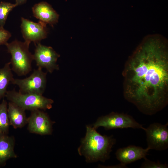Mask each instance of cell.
I'll return each instance as SVG.
<instances>
[{"label":"cell","instance_id":"1","mask_svg":"<svg viewBox=\"0 0 168 168\" xmlns=\"http://www.w3.org/2000/svg\"><path fill=\"white\" fill-rule=\"evenodd\" d=\"M167 46V40L162 36L149 35L125 67V97L147 115L155 114L168 102Z\"/></svg>","mask_w":168,"mask_h":168},{"label":"cell","instance_id":"2","mask_svg":"<svg viewBox=\"0 0 168 168\" xmlns=\"http://www.w3.org/2000/svg\"><path fill=\"white\" fill-rule=\"evenodd\" d=\"M116 141L113 135H102L92 127L87 125L86 135L81 140L78 153L85 157L87 162H105L110 158Z\"/></svg>","mask_w":168,"mask_h":168},{"label":"cell","instance_id":"3","mask_svg":"<svg viewBox=\"0 0 168 168\" xmlns=\"http://www.w3.org/2000/svg\"><path fill=\"white\" fill-rule=\"evenodd\" d=\"M30 44L16 40L5 44L11 55L12 70L19 76L26 75L31 71L34 58L33 54L29 50Z\"/></svg>","mask_w":168,"mask_h":168},{"label":"cell","instance_id":"4","mask_svg":"<svg viewBox=\"0 0 168 168\" xmlns=\"http://www.w3.org/2000/svg\"><path fill=\"white\" fill-rule=\"evenodd\" d=\"M5 97L25 111L40 110L45 111L52 108L54 101L41 95L34 93H22L15 89L7 91Z\"/></svg>","mask_w":168,"mask_h":168},{"label":"cell","instance_id":"5","mask_svg":"<svg viewBox=\"0 0 168 168\" xmlns=\"http://www.w3.org/2000/svg\"><path fill=\"white\" fill-rule=\"evenodd\" d=\"M93 125L96 129L102 127L106 130L128 128L144 130L145 128L130 115L114 112L98 118Z\"/></svg>","mask_w":168,"mask_h":168},{"label":"cell","instance_id":"6","mask_svg":"<svg viewBox=\"0 0 168 168\" xmlns=\"http://www.w3.org/2000/svg\"><path fill=\"white\" fill-rule=\"evenodd\" d=\"M47 73L38 68L28 77L23 79L13 78L11 83L16 85L22 93H34L42 95L46 85Z\"/></svg>","mask_w":168,"mask_h":168},{"label":"cell","instance_id":"7","mask_svg":"<svg viewBox=\"0 0 168 168\" xmlns=\"http://www.w3.org/2000/svg\"><path fill=\"white\" fill-rule=\"evenodd\" d=\"M168 123L162 124L154 123L144 130L147 146L150 150L162 151L168 147Z\"/></svg>","mask_w":168,"mask_h":168},{"label":"cell","instance_id":"8","mask_svg":"<svg viewBox=\"0 0 168 168\" xmlns=\"http://www.w3.org/2000/svg\"><path fill=\"white\" fill-rule=\"evenodd\" d=\"M44 111L36 110L30 111L27 123V129L30 133L41 135L52 134L55 122L52 121Z\"/></svg>","mask_w":168,"mask_h":168},{"label":"cell","instance_id":"9","mask_svg":"<svg viewBox=\"0 0 168 168\" xmlns=\"http://www.w3.org/2000/svg\"><path fill=\"white\" fill-rule=\"evenodd\" d=\"M33 56L38 68H45L50 73L59 69L57 62L60 55L51 47L42 45L40 42L37 43Z\"/></svg>","mask_w":168,"mask_h":168},{"label":"cell","instance_id":"10","mask_svg":"<svg viewBox=\"0 0 168 168\" xmlns=\"http://www.w3.org/2000/svg\"><path fill=\"white\" fill-rule=\"evenodd\" d=\"M46 25L40 21L35 23L21 17V27L25 41L37 44L46 38L47 35Z\"/></svg>","mask_w":168,"mask_h":168},{"label":"cell","instance_id":"11","mask_svg":"<svg viewBox=\"0 0 168 168\" xmlns=\"http://www.w3.org/2000/svg\"><path fill=\"white\" fill-rule=\"evenodd\" d=\"M149 150L148 147L144 149L141 147L131 145L118 149L115 155L120 163L126 165L138 160L144 159Z\"/></svg>","mask_w":168,"mask_h":168},{"label":"cell","instance_id":"12","mask_svg":"<svg viewBox=\"0 0 168 168\" xmlns=\"http://www.w3.org/2000/svg\"><path fill=\"white\" fill-rule=\"evenodd\" d=\"M32 11L34 16L46 25L53 26L58 21L59 15L47 2H42L35 4Z\"/></svg>","mask_w":168,"mask_h":168},{"label":"cell","instance_id":"13","mask_svg":"<svg viewBox=\"0 0 168 168\" xmlns=\"http://www.w3.org/2000/svg\"><path fill=\"white\" fill-rule=\"evenodd\" d=\"M15 142L13 136L0 137V168L4 167L9 159L17 157L14 150Z\"/></svg>","mask_w":168,"mask_h":168},{"label":"cell","instance_id":"14","mask_svg":"<svg viewBox=\"0 0 168 168\" xmlns=\"http://www.w3.org/2000/svg\"><path fill=\"white\" fill-rule=\"evenodd\" d=\"M7 112L10 125L14 128H21L27 124L25 110L16 104L9 101Z\"/></svg>","mask_w":168,"mask_h":168},{"label":"cell","instance_id":"15","mask_svg":"<svg viewBox=\"0 0 168 168\" xmlns=\"http://www.w3.org/2000/svg\"><path fill=\"white\" fill-rule=\"evenodd\" d=\"M10 62L0 69V102L5 97L7 87L13 79Z\"/></svg>","mask_w":168,"mask_h":168},{"label":"cell","instance_id":"16","mask_svg":"<svg viewBox=\"0 0 168 168\" xmlns=\"http://www.w3.org/2000/svg\"><path fill=\"white\" fill-rule=\"evenodd\" d=\"M8 103L3 99L0 102V137L8 135L10 125L7 112Z\"/></svg>","mask_w":168,"mask_h":168},{"label":"cell","instance_id":"17","mask_svg":"<svg viewBox=\"0 0 168 168\" xmlns=\"http://www.w3.org/2000/svg\"><path fill=\"white\" fill-rule=\"evenodd\" d=\"M16 7L15 4L3 2H0V27H3L9 14Z\"/></svg>","mask_w":168,"mask_h":168},{"label":"cell","instance_id":"18","mask_svg":"<svg viewBox=\"0 0 168 168\" xmlns=\"http://www.w3.org/2000/svg\"><path fill=\"white\" fill-rule=\"evenodd\" d=\"M144 161L142 163L141 168H167L168 164L161 163L159 162L152 161L146 157L144 159Z\"/></svg>","mask_w":168,"mask_h":168},{"label":"cell","instance_id":"19","mask_svg":"<svg viewBox=\"0 0 168 168\" xmlns=\"http://www.w3.org/2000/svg\"><path fill=\"white\" fill-rule=\"evenodd\" d=\"M11 36V34L9 31L3 27H0V45H5Z\"/></svg>","mask_w":168,"mask_h":168},{"label":"cell","instance_id":"20","mask_svg":"<svg viewBox=\"0 0 168 168\" xmlns=\"http://www.w3.org/2000/svg\"><path fill=\"white\" fill-rule=\"evenodd\" d=\"M16 3H15L16 6L20 5L25 3L26 0H15Z\"/></svg>","mask_w":168,"mask_h":168}]
</instances>
